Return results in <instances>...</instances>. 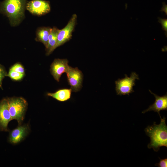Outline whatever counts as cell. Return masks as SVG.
Masks as SVG:
<instances>
[{
  "label": "cell",
  "mask_w": 167,
  "mask_h": 167,
  "mask_svg": "<svg viewBox=\"0 0 167 167\" xmlns=\"http://www.w3.org/2000/svg\"><path fill=\"white\" fill-rule=\"evenodd\" d=\"M161 11H164L166 13V15H167V5H166V4L164 3V4H163V7L161 8Z\"/></svg>",
  "instance_id": "20"
},
{
  "label": "cell",
  "mask_w": 167,
  "mask_h": 167,
  "mask_svg": "<svg viewBox=\"0 0 167 167\" xmlns=\"http://www.w3.org/2000/svg\"><path fill=\"white\" fill-rule=\"evenodd\" d=\"M7 100L12 120H16L19 125H21L27 108V101L22 97H13Z\"/></svg>",
  "instance_id": "3"
},
{
  "label": "cell",
  "mask_w": 167,
  "mask_h": 167,
  "mask_svg": "<svg viewBox=\"0 0 167 167\" xmlns=\"http://www.w3.org/2000/svg\"><path fill=\"white\" fill-rule=\"evenodd\" d=\"M26 8L32 14L41 16L50 10L49 2L45 0H32L26 4Z\"/></svg>",
  "instance_id": "6"
},
{
  "label": "cell",
  "mask_w": 167,
  "mask_h": 167,
  "mask_svg": "<svg viewBox=\"0 0 167 167\" xmlns=\"http://www.w3.org/2000/svg\"><path fill=\"white\" fill-rule=\"evenodd\" d=\"M66 59H55L50 66V71L54 79L59 82L62 75L66 73L69 67Z\"/></svg>",
  "instance_id": "8"
},
{
  "label": "cell",
  "mask_w": 167,
  "mask_h": 167,
  "mask_svg": "<svg viewBox=\"0 0 167 167\" xmlns=\"http://www.w3.org/2000/svg\"><path fill=\"white\" fill-rule=\"evenodd\" d=\"M125 77L118 79L115 81V90L118 95H129L134 92L133 87L135 85V80L139 79L138 75L135 72H132L129 77L125 74Z\"/></svg>",
  "instance_id": "4"
},
{
  "label": "cell",
  "mask_w": 167,
  "mask_h": 167,
  "mask_svg": "<svg viewBox=\"0 0 167 167\" xmlns=\"http://www.w3.org/2000/svg\"><path fill=\"white\" fill-rule=\"evenodd\" d=\"M158 22L161 25L162 29L165 32V35L167 36V19H162L158 17Z\"/></svg>",
  "instance_id": "17"
},
{
  "label": "cell",
  "mask_w": 167,
  "mask_h": 167,
  "mask_svg": "<svg viewBox=\"0 0 167 167\" xmlns=\"http://www.w3.org/2000/svg\"><path fill=\"white\" fill-rule=\"evenodd\" d=\"M165 117L161 118L160 123L157 125L154 122L152 126H149L144 131L150 138V142L148 145L149 149L152 148L155 152L158 151L162 146L167 147V126Z\"/></svg>",
  "instance_id": "2"
},
{
  "label": "cell",
  "mask_w": 167,
  "mask_h": 167,
  "mask_svg": "<svg viewBox=\"0 0 167 167\" xmlns=\"http://www.w3.org/2000/svg\"><path fill=\"white\" fill-rule=\"evenodd\" d=\"M59 29L55 27L52 28L48 38V44L46 48V55H49L55 49L57 37Z\"/></svg>",
  "instance_id": "14"
},
{
  "label": "cell",
  "mask_w": 167,
  "mask_h": 167,
  "mask_svg": "<svg viewBox=\"0 0 167 167\" xmlns=\"http://www.w3.org/2000/svg\"><path fill=\"white\" fill-rule=\"evenodd\" d=\"M67 81L73 92L79 91L82 87L83 74L77 67L69 66L66 72Z\"/></svg>",
  "instance_id": "7"
},
{
  "label": "cell",
  "mask_w": 167,
  "mask_h": 167,
  "mask_svg": "<svg viewBox=\"0 0 167 167\" xmlns=\"http://www.w3.org/2000/svg\"><path fill=\"white\" fill-rule=\"evenodd\" d=\"M10 70L24 74L25 71L23 66L20 63H17L13 65Z\"/></svg>",
  "instance_id": "16"
},
{
  "label": "cell",
  "mask_w": 167,
  "mask_h": 167,
  "mask_svg": "<svg viewBox=\"0 0 167 167\" xmlns=\"http://www.w3.org/2000/svg\"><path fill=\"white\" fill-rule=\"evenodd\" d=\"M52 28L49 27H41L37 28L36 31V41L42 43L46 47L49 34Z\"/></svg>",
  "instance_id": "13"
},
{
  "label": "cell",
  "mask_w": 167,
  "mask_h": 167,
  "mask_svg": "<svg viewBox=\"0 0 167 167\" xmlns=\"http://www.w3.org/2000/svg\"><path fill=\"white\" fill-rule=\"evenodd\" d=\"M11 120L7 100L4 99L0 102V130L7 131L8 124Z\"/></svg>",
  "instance_id": "10"
},
{
  "label": "cell",
  "mask_w": 167,
  "mask_h": 167,
  "mask_svg": "<svg viewBox=\"0 0 167 167\" xmlns=\"http://www.w3.org/2000/svg\"><path fill=\"white\" fill-rule=\"evenodd\" d=\"M149 91L155 97V101L152 105L149 106L148 108L143 111L142 113H144L148 111H153L157 112L161 118V117L160 114V111L161 110H167V93L164 96H159L153 93L150 90Z\"/></svg>",
  "instance_id": "11"
},
{
  "label": "cell",
  "mask_w": 167,
  "mask_h": 167,
  "mask_svg": "<svg viewBox=\"0 0 167 167\" xmlns=\"http://www.w3.org/2000/svg\"><path fill=\"white\" fill-rule=\"evenodd\" d=\"M160 161L159 163H156L155 165L159 167H167V158L161 159L160 158Z\"/></svg>",
  "instance_id": "19"
},
{
  "label": "cell",
  "mask_w": 167,
  "mask_h": 167,
  "mask_svg": "<svg viewBox=\"0 0 167 167\" xmlns=\"http://www.w3.org/2000/svg\"><path fill=\"white\" fill-rule=\"evenodd\" d=\"M77 16L73 14L67 24L63 29L59 30L57 37L55 49L69 41L71 38L77 21Z\"/></svg>",
  "instance_id": "5"
},
{
  "label": "cell",
  "mask_w": 167,
  "mask_h": 167,
  "mask_svg": "<svg viewBox=\"0 0 167 167\" xmlns=\"http://www.w3.org/2000/svg\"><path fill=\"white\" fill-rule=\"evenodd\" d=\"M7 75L6 72L3 67L0 65V87H2V81L4 77Z\"/></svg>",
  "instance_id": "18"
},
{
  "label": "cell",
  "mask_w": 167,
  "mask_h": 167,
  "mask_svg": "<svg viewBox=\"0 0 167 167\" xmlns=\"http://www.w3.org/2000/svg\"><path fill=\"white\" fill-rule=\"evenodd\" d=\"M6 76L9 77L13 80L19 81L23 78L24 74L10 70Z\"/></svg>",
  "instance_id": "15"
},
{
  "label": "cell",
  "mask_w": 167,
  "mask_h": 167,
  "mask_svg": "<svg viewBox=\"0 0 167 167\" xmlns=\"http://www.w3.org/2000/svg\"><path fill=\"white\" fill-rule=\"evenodd\" d=\"M72 92L71 88H64L60 89L54 93H47V95L59 101L65 102L70 99Z\"/></svg>",
  "instance_id": "12"
},
{
  "label": "cell",
  "mask_w": 167,
  "mask_h": 167,
  "mask_svg": "<svg viewBox=\"0 0 167 167\" xmlns=\"http://www.w3.org/2000/svg\"><path fill=\"white\" fill-rule=\"evenodd\" d=\"M30 130V127L28 124L19 125L10 132L9 142L13 144L20 143L28 135Z\"/></svg>",
  "instance_id": "9"
},
{
  "label": "cell",
  "mask_w": 167,
  "mask_h": 167,
  "mask_svg": "<svg viewBox=\"0 0 167 167\" xmlns=\"http://www.w3.org/2000/svg\"><path fill=\"white\" fill-rule=\"evenodd\" d=\"M26 0H4L0 3V13L7 17L11 26L18 25L24 17Z\"/></svg>",
  "instance_id": "1"
}]
</instances>
